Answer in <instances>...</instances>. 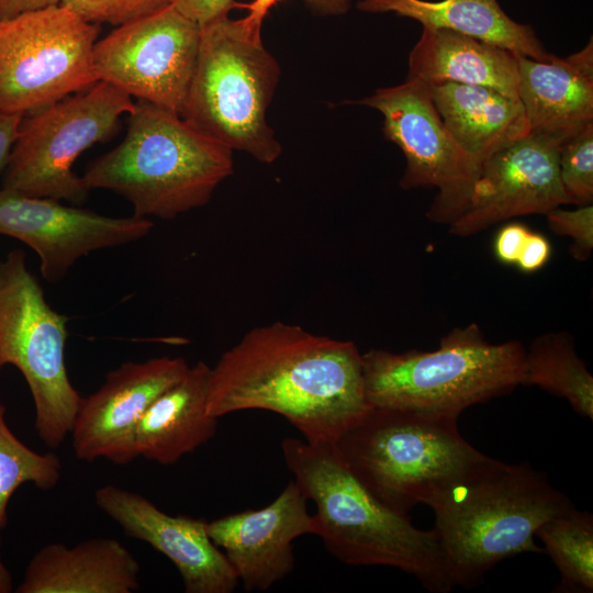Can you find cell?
I'll return each instance as SVG.
<instances>
[{
    "mask_svg": "<svg viewBox=\"0 0 593 593\" xmlns=\"http://www.w3.org/2000/svg\"><path fill=\"white\" fill-rule=\"evenodd\" d=\"M370 407L355 343L295 324L279 321L248 331L210 372V415L270 411L311 443H335Z\"/></svg>",
    "mask_w": 593,
    "mask_h": 593,
    "instance_id": "6da1fadb",
    "label": "cell"
},
{
    "mask_svg": "<svg viewBox=\"0 0 593 593\" xmlns=\"http://www.w3.org/2000/svg\"><path fill=\"white\" fill-rule=\"evenodd\" d=\"M281 449L287 468L317 511L312 534L327 551L349 566H382L406 572L432 593L454 586L433 529L415 527L374 497L351 473L335 444L286 438Z\"/></svg>",
    "mask_w": 593,
    "mask_h": 593,
    "instance_id": "7a4b0ae2",
    "label": "cell"
},
{
    "mask_svg": "<svg viewBox=\"0 0 593 593\" xmlns=\"http://www.w3.org/2000/svg\"><path fill=\"white\" fill-rule=\"evenodd\" d=\"M571 506L544 471L493 459L430 506L452 586L473 589L499 562L545 552L535 542L537 528Z\"/></svg>",
    "mask_w": 593,
    "mask_h": 593,
    "instance_id": "3957f363",
    "label": "cell"
},
{
    "mask_svg": "<svg viewBox=\"0 0 593 593\" xmlns=\"http://www.w3.org/2000/svg\"><path fill=\"white\" fill-rule=\"evenodd\" d=\"M233 168L232 149L179 113L137 101L125 137L81 178L89 191L107 189L124 197L134 215L172 220L205 205Z\"/></svg>",
    "mask_w": 593,
    "mask_h": 593,
    "instance_id": "277c9868",
    "label": "cell"
},
{
    "mask_svg": "<svg viewBox=\"0 0 593 593\" xmlns=\"http://www.w3.org/2000/svg\"><path fill=\"white\" fill-rule=\"evenodd\" d=\"M458 417L371 406L334 443L351 473L382 504L407 514L493 461L460 434Z\"/></svg>",
    "mask_w": 593,
    "mask_h": 593,
    "instance_id": "5b68a950",
    "label": "cell"
},
{
    "mask_svg": "<svg viewBox=\"0 0 593 593\" xmlns=\"http://www.w3.org/2000/svg\"><path fill=\"white\" fill-rule=\"evenodd\" d=\"M280 66L261 29L228 15L201 26L193 76L180 116L206 137L272 164L282 147L267 123Z\"/></svg>",
    "mask_w": 593,
    "mask_h": 593,
    "instance_id": "8992f818",
    "label": "cell"
},
{
    "mask_svg": "<svg viewBox=\"0 0 593 593\" xmlns=\"http://www.w3.org/2000/svg\"><path fill=\"white\" fill-rule=\"evenodd\" d=\"M524 356L521 342L492 344L475 323L450 331L435 350L370 349L362 354L366 398L371 406L459 417L522 385Z\"/></svg>",
    "mask_w": 593,
    "mask_h": 593,
    "instance_id": "52a82bcc",
    "label": "cell"
},
{
    "mask_svg": "<svg viewBox=\"0 0 593 593\" xmlns=\"http://www.w3.org/2000/svg\"><path fill=\"white\" fill-rule=\"evenodd\" d=\"M67 324L46 301L25 253L9 251L0 260V370L13 366L24 377L37 435L49 448L70 434L82 398L67 372Z\"/></svg>",
    "mask_w": 593,
    "mask_h": 593,
    "instance_id": "ba28073f",
    "label": "cell"
},
{
    "mask_svg": "<svg viewBox=\"0 0 593 593\" xmlns=\"http://www.w3.org/2000/svg\"><path fill=\"white\" fill-rule=\"evenodd\" d=\"M135 102L113 85L90 88L23 115L2 174L1 188L38 198L82 203L89 192L72 166L97 143L112 137Z\"/></svg>",
    "mask_w": 593,
    "mask_h": 593,
    "instance_id": "9c48e42d",
    "label": "cell"
},
{
    "mask_svg": "<svg viewBox=\"0 0 593 593\" xmlns=\"http://www.w3.org/2000/svg\"><path fill=\"white\" fill-rule=\"evenodd\" d=\"M98 34L61 4L0 20V110L25 115L94 85Z\"/></svg>",
    "mask_w": 593,
    "mask_h": 593,
    "instance_id": "30bf717a",
    "label": "cell"
},
{
    "mask_svg": "<svg viewBox=\"0 0 593 593\" xmlns=\"http://www.w3.org/2000/svg\"><path fill=\"white\" fill-rule=\"evenodd\" d=\"M348 104L365 105L383 116L385 139L404 154L406 166L400 180L404 190L437 189L426 216L452 224L465 212L480 165L454 139L438 114L428 86L411 78L378 88Z\"/></svg>",
    "mask_w": 593,
    "mask_h": 593,
    "instance_id": "8fae6325",
    "label": "cell"
},
{
    "mask_svg": "<svg viewBox=\"0 0 593 593\" xmlns=\"http://www.w3.org/2000/svg\"><path fill=\"white\" fill-rule=\"evenodd\" d=\"M201 26L168 4L96 42L98 80L180 114L195 68Z\"/></svg>",
    "mask_w": 593,
    "mask_h": 593,
    "instance_id": "7c38bea8",
    "label": "cell"
},
{
    "mask_svg": "<svg viewBox=\"0 0 593 593\" xmlns=\"http://www.w3.org/2000/svg\"><path fill=\"white\" fill-rule=\"evenodd\" d=\"M153 225L150 219L134 214L112 217L0 188V235L32 248L40 258L42 277L52 283L63 279L81 257L138 240Z\"/></svg>",
    "mask_w": 593,
    "mask_h": 593,
    "instance_id": "4fadbf2b",
    "label": "cell"
},
{
    "mask_svg": "<svg viewBox=\"0 0 593 593\" xmlns=\"http://www.w3.org/2000/svg\"><path fill=\"white\" fill-rule=\"evenodd\" d=\"M560 143L529 133L486 158L465 212L449 225L450 234L467 237L513 217L545 215L569 204L559 179Z\"/></svg>",
    "mask_w": 593,
    "mask_h": 593,
    "instance_id": "5bb4252c",
    "label": "cell"
},
{
    "mask_svg": "<svg viewBox=\"0 0 593 593\" xmlns=\"http://www.w3.org/2000/svg\"><path fill=\"white\" fill-rule=\"evenodd\" d=\"M188 369L183 358L165 356L127 361L110 371L96 392L81 398L70 430L75 456L118 466L137 458L134 434L141 417Z\"/></svg>",
    "mask_w": 593,
    "mask_h": 593,
    "instance_id": "9a60e30c",
    "label": "cell"
},
{
    "mask_svg": "<svg viewBox=\"0 0 593 593\" xmlns=\"http://www.w3.org/2000/svg\"><path fill=\"white\" fill-rule=\"evenodd\" d=\"M94 499L126 536L147 542L176 566L187 593L236 590L237 574L211 540L205 519L168 515L145 496L114 484L99 488Z\"/></svg>",
    "mask_w": 593,
    "mask_h": 593,
    "instance_id": "2e32d148",
    "label": "cell"
},
{
    "mask_svg": "<svg viewBox=\"0 0 593 593\" xmlns=\"http://www.w3.org/2000/svg\"><path fill=\"white\" fill-rule=\"evenodd\" d=\"M306 501L290 480L266 507L208 522L211 540L223 551L246 591H267L292 572L293 540L312 534Z\"/></svg>",
    "mask_w": 593,
    "mask_h": 593,
    "instance_id": "e0dca14e",
    "label": "cell"
},
{
    "mask_svg": "<svg viewBox=\"0 0 593 593\" xmlns=\"http://www.w3.org/2000/svg\"><path fill=\"white\" fill-rule=\"evenodd\" d=\"M518 99L529 133L561 143L593 122V45L548 61L516 53Z\"/></svg>",
    "mask_w": 593,
    "mask_h": 593,
    "instance_id": "ac0fdd59",
    "label": "cell"
},
{
    "mask_svg": "<svg viewBox=\"0 0 593 593\" xmlns=\"http://www.w3.org/2000/svg\"><path fill=\"white\" fill-rule=\"evenodd\" d=\"M139 564L116 539L99 537L72 547L47 544L30 560L16 593H132Z\"/></svg>",
    "mask_w": 593,
    "mask_h": 593,
    "instance_id": "d6986e66",
    "label": "cell"
},
{
    "mask_svg": "<svg viewBox=\"0 0 593 593\" xmlns=\"http://www.w3.org/2000/svg\"><path fill=\"white\" fill-rule=\"evenodd\" d=\"M210 372L198 361L149 405L134 434L138 457L170 466L214 436L219 418L206 411Z\"/></svg>",
    "mask_w": 593,
    "mask_h": 593,
    "instance_id": "ffe728a7",
    "label": "cell"
},
{
    "mask_svg": "<svg viewBox=\"0 0 593 593\" xmlns=\"http://www.w3.org/2000/svg\"><path fill=\"white\" fill-rule=\"evenodd\" d=\"M406 78L427 86H483L518 99L516 53L446 29L423 27L409 54Z\"/></svg>",
    "mask_w": 593,
    "mask_h": 593,
    "instance_id": "44dd1931",
    "label": "cell"
},
{
    "mask_svg": "<svg viewBox=\"0 0 593 593\" xmlns=\"http://www.w3.org/2000/svg\"><path fill=\"white\" fill-rule=\"evenodd\" d=\"M433 103L458 145L480 166L529 134L522 102L483 86H428Z\"/></svg>",
    "mask_w": 593,
    "mask_h": 593,
    "instance_id": "7402d4cb",
    "label": "cell"
},
{
    "mask_svg": "<svg viewBox=\"0 0 593 593\" xmlns=\"http://www.w3.org/2000/svg\"><path fill=\"white\" fill-rule=\"evenodd\" d=\"M357 9L394 13L423 27L455 31L539 61L555 56L530 25L510 18L497 0H359Z\"/></svg>",
    "mask_w": 593,
    "mask_h": 593,
    "instance_id": "603a6c76",
    "label": "cell"
},
{
    "mask_svg": "<svg viewBox=\"0 0 593 593\" xmlns=\"http://www.w3.org/2000/svg\"><path fill=\"white\" fill-rule=\"evenodd\" d=\"M522 385L563 398L577 414L593 419V377L567 332L540 335L525 349Z\"/></svg>",
    "mask_w": 593,
    "mask_h": 593,
    "instance_id": "cb8c5ba5",
    "label": "cell"
},
{
    "mask_svg": "<svg viewBox=\"0 0 593 593\" xmlns=\"http://www.w3.org/2000/svg\"><path fill=\"white\" fill-rule=\"evenodd\" d=\"M560 579L553 593L593 592V515L571 506L536 530Z\"/></svg>",
    "mask_w": 593,
    "mask_h": 593,
    "instance_id": "d4e9b609",
    "label": "cell"
},
{
    "mask_svg": "<svg viewBox=\"0 0 593 593\" xmlns=\"http://www.w3.org/2000/svg\"><path fill=\"white\" fill-rule=\"evenodd\" d=\"M7 409L0 402V529L8 523V504L19 486L33 483L51 490L59 479L61 462L54 452L38 454L24 445L10 429Z\"/></svg>",
    "mask_w": 593,
    "mask_h": 593,
    "instance_id": "484cf974",
    "label": "cell"
},
{
    "mask_svg": "<svg viewBox=\"0 0 593 593\" xmlns=\"http://www.w3.org/2000/svg\"><path fill=\"white\" fill-rule=\"evenodd\" d=\"M558 171L569 204H592L593 122L560 143Z\"/></svg>",
    "mask_w": 593,
    "mask_h": 593,
    "instance_id": "4316f807",
    "label": "cell"
},
{
    "mask_svg": "<svg viewBox=\"0 0 593 593\" xmlns=\"http://www.w3.org/2000/svg\"><path fill=\"white\" fill-rule=\"evenodd\" d=\"M59 4L89 23L119 26L170 4V0H59Z\"/></svg>",
    "mask_w": 593,
    "mask_h": 593,
    "instance_id": "83f0119b",
    "label": "cell"
},
{
    "mask_svg": "<svg viewBox=\"0 0 593 593\" xmlns=\"http://www.w3.org/2000/svg\"><path fill=\"white\" fill-rule=\"evenodd\" d=\"M545 215L552 233L572 238L573 243L569 249L571 256L578 261L588 260L593 249L592 204L578 205L573 210L558 206Z\"/></svg>",
    "mask_w": 593,
    "mask_h": 593,
    "instance_id": "f1b7e54d",
    "label": "cell"
},
{
    "mask_svg": "<svg viewBox=\"0 0 593 593\" xmlns=\"http://www.w3.org/2000/svg\"><path fill=\"white\" fill-rule=\"evenodd\" d=\"M180 13L200 26L227 16L233 9L243 8L236 0H170Z\"/></svg>",
    "mask_w": 593,
    "mask_h": 593,
    "instance_id": "f546056e",
    "label": "cell"
},
{
    "mask_svg": "<svg viewBox=\"0 0 593 593\" xmlns=\"http://www.w3.org/2000/svg\"><path fill=\"white\" fill-rule=\"evenodd\" d=\"M530 230L523 223L502 226L493 239V253L503 265H515Z\"/></svg>",
    "mask_w": 593,
    "mask_h": 593,
    "instance_id": "4dcf8cb0",
    "label": "cell"
},
{
    "mask_svg": "<svg viewBox=\"0 0 593 593\" xmlns=\"http://www.w3.org/2000/svg\"><path fill=\"white\" fill-rule=\"evenodd\" d=\"M551 253L549 239L540 233L530 231L515 266L525 273L536 272L549 261Z\"/></svg>",
    "mask_w": 593,
    "mask_h": 593,
    "instance_id": "1f68e13d",
    "label": "cell"
},
{
    "mask_svg": "<svg viewBox=\"0 0 593 593\" xmlns=\"http://www.w3.org/2000/svg\"><path fill=\"white\" fill-rule=\"evenodd\" d=\"M22 118V114L0 110V176L8 165Z\"/></svg>",
    "mask_w": 593,
    "mask_h": 593,
    "instance_id": "d6a6232c",
    "label": "cell"
},
{
    "mask_svg": "<svg viewBox=\"0 0 593 593\" xmlns=\"http://www.w3.org/2000/svg\"><path fill=\"white\" fill-rule=\"evenodd\" d=\"M55 4H59V0H0V20Z\"/></svg>",
    "mask_w": 593,
    "mask_h": 593,
    "instance_id": "836d02e7",
    "label": "cell"
},
{
    "mask_svg": "<svg viewBox=\"0 0 593 593\" xmlns=\"http://www.w3.org/2000/svg\"><path fill=\"white\" fill-rule=\"evenodd\" d=\"M303 2L315 14L336 16L347 13L353 0H303Z\"/></svg>",
    "mask_w": 593,
    "mask_h": 593,
    "instance_id": "e575fe53",
    "label": "cell"
},
{
    "mask_svg": "<svg viewBox=\"0 0 593 593\" xmlns=\"http://www.w3.org/2000/svg\"><path fill=\"white\" fill-rule=\"evenodd\" d=\"M282 0H253L250 3H244L243 8L248 9L245 20L251 25L261 29L264 19L268 12Z\"/></svg>",
    "mask_w": 593,
    "mask_h": 593,
    "instance_id": "d590c367",
    "label": "cell"
},
{
    "mask_svg": "<svg viewBox=\"0 0 593 593\" xmlns=\"http://www.w3.org/2000/svg\"><path fill=\"white\" fill-rule=\"evenodd\" d=\"M12 590V577L0 557V593H10Z\"/></svg>",
    "mask_w": 593,
    "mask_h": 593,
    "instance_id": "8d00e7d4",
    "label": "cell"
}]
</instances>
